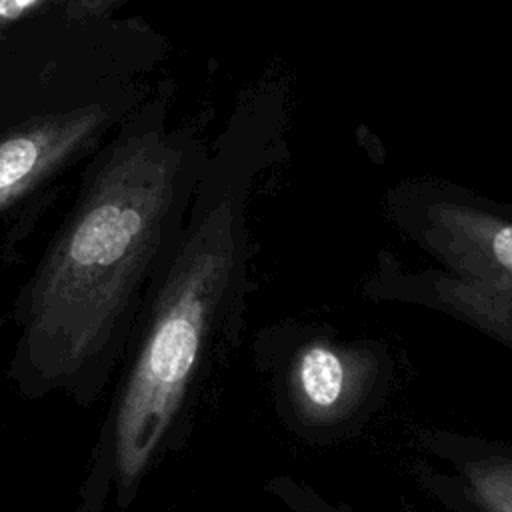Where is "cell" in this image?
Masks as SVG:
<instances>
[{
  "label": "cell",
  "mask_w": 512,
  "mask_h": 512,
  "mask_svg": "<svg viewBox=\"0 0 512 512\" xmlns=\"http://www.w3.org/2000/svg\"><path fill=\"white\" fill-rule=\"evenodd\" d=\"M264 152L268 146L212 196L176 260L118 380L78 512H104L108 500L128 506L186 432L244 292V196Z\"/></svg>",
  "instance_id": "1"
},
{
  "label": "cell",
  "mask_w": 512,
  "mask_h": 512,
  "mask_svg": "<svg viewBox=\"0 0 512 512\" xmlns=\"http://www.w3.org/2000/svg\"><path fill=\"white\" fill-rule=\"evenodd\" d=\"M180 170L168 148L140 150L108 182L38 282L26 312L14 380L26 396L88 404L122 352L120 320L134 272L172 200Z\"/></svg>",
  "instance_id": "2"
},
{
  "label": "cell",
  "mask_w": 512,
  "mask_h": 512,
  "mask_svg": "<svg viewBox=\"0 0 512 512\" xmlns=\"http://www.w3.org/2000/svg\"><path fill=\"white\" fill-rule=\"evenodd\" d=\"M282 418L302 436L332 438L360 426L382 400L392 364L372 342L300 336L272 364Z\"/></svg>",
  "instance_id": "3"
},
{
  "label": "cell",
  "mask_w": 512,
  "mask_h": 512,
  "mask_svg": "<svg viewBox=\"0 0 512 512\" xmlns=\"http://www.w3.org/2000/svg\"><path fill=\"white\" fill-rule=\"evenodd\" d=\"M420 236L452 272L512 288V222L460 202L428 204Z\"/></svg>",
  "instance_id": "4"
},
{
  "label": "cell",
  "mask_w": 512,
  "mask_h": 512,
  "mask_svg": "<svg viewBox=\"0 0 512 512\" xmlns=\"http://www.w3.org/2000/svg\"><path fill=\"white\" fill-rule=\"evenodd\" d=\"M372 294L426 304L466 320L512 348V288L456 272L382 274L374 278Z\"/></svg>",
  "instance_id": "5"
},
{
  "label": "cell",
  "mask_w": 512,
  "mask_h": 512,
  "mask_svg": "<svg viewBox=\"0 0 512 512\" xmlns=\"http://www.w3.org/2000/svg\"><path fill=\"white\" fill-rule=\"evenodd\" d=\"M430 448L456 472L462 502L474 512H512V448L454 434H434Z\"/></svg>",
  "instance_id": "6"
},
{
  "label": "cell",
  "mask_w": 512,
  "mask_h": 512,
  "mask_svg": "<svg viewBox=\"0 0 512 512\" xmlns=\"http://www.w3.org/2000/svg\"><path fill=\"white\" fill-rule=\"evenodd\" d=\"M64 148V134L38 132L8 138L0 144V204L12 198L50 156Z\"/></svg>",
  "instance_id": "7"
},
{
  "label": "cell",
  "mask_w": 512,
  "mask_h": 512,
  "mask_svg": "<svg viewBox=\"0 0 512 512\" xmlns=\"http://www.w3.org/2000/svg\"><path fill=\"white\" fill-rule=\"evenodd\" d=\"M278 492L282 498L296 510V512H340L328 504H324L320 498L310 494L306 488L286 482V480H276Z\"/></svg>",
  "instance_id": "8"
},
{
  "label": "cell",
  "mask_w": 512,
  "mask_h": 512,
  "mask_svg": "<svg viewBox=\"0 0 512 512\" xmlns=\"http://www.w3.org/2000/svg\"><path fill=\"white\" fill-rule=\"evenodd\" d=\"M34 0H0V16H16Z\"/></svg>",
  "instance_id": "9"
}]
</instances>
